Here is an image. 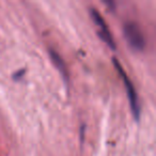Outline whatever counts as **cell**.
Returning <instances> with one entry per match:
<instances>
[{
  "label": "cell",
  "mask_w": 156,
  "mask_h": 156,
  "mask_svg": "<svg viewBox=\"0 0 156 156\" xmlns=\"http://www.w3.org/2000/svg\"><path fill=\"white\" fill-rule=\"evenodd\" d=\"M50 57H51V60L54 62V64L58 67V69L61 72L62 76L67 79V71H66V66H65L64 62H63L62 58L59 56V54H57L55 50H50Z\"/></svg>",
  "instance_id": "cell-4"
},
{
  "label": "cell",
  "mask_w": 156,
  "mask_h": 156,
  "mask_svg": "<svg viewBox=\"0 0 156 156\" xmlns=\"http://www.w3.org/2000/svg\"><path fill=\"white\" fill-rule=\"evenodd\" d=\"M91 15H92V18H93L94 23H95V24L98 25L101 29L100 32H98L100 33V37H102V40L107 44V45H109L111 48L115 49V42H113V39L110 34V31H109V29H108V27H107L105 20H103V17L101 16V14L98 13L95 9H92L91 10Z\"/></svg>",
  "instance_id": "cell-3"
},
{
  "label": "cell",
  "mask_w": 156,
  "mask_h": 156,
  "mask_svg": "<svg viewBox=\"0 0 156 156\" xmlns=\"http://www.w3.org/2000/svg\"><path fill=\"white\" fill-rule=\"evenodd\" d=\"M112 61H113V63H115L117 69L119 71L122 79H123V81H124V85H125L126 92H127V98H128V101H129V105H130V108H132L133 115H134V117L138 120L139 117H140V106H139L138 96H137V93H136V90H135V88H134V85H133V83L130 81L129 78L127 77V75L125 74V72L122 69L121 65H120V63L118 62L117 59L113 58Z\"/></svg>",
  "instance_id": "cell-1"
},
{
  "label": "cell",
  "mask_w": 156,
  "mask_h": 156,
  "mask_svg": "<svg viewBox=\"0 0 156 156\" xmlns=\"http://www.w3.org/2000/svg\"><path fill=\"white\" fill-rule=\"evenodd\" d=\"M123 31L126 41L129 44L130 47L134 48L135 50L143 49V47L145 45L144 37H143L140 28H139V26L136 23L127 22L124 25Z\"/></svg>",
  "instance_id": "cell-2"
}]
</instances>
